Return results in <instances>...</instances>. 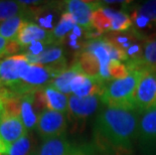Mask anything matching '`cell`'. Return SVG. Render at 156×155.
I'll use <instances>...</instances> for the list:
<instances>
[{"label":"cell","mask_w":156,"mask_h":155,"mask_svg":"<svg viewBox=\"0 0 156 155\" xmlns=\"http://www.w3.org/2000/svg\"><path fill=\"white\" fill-rule=\"evenodd\" d=\"M140 114L137 111L107 107L98 113L94 140L99 150L114 155L131 154L137 142Z\"/></svg>","instance_id":"6da1fadb"},{"label":"cell","mask_w":156,"mask_h":155,"mask_svg":"<svg viewBox=\"0 0 156 155\" xmlns=\"http://www.w3.org/2000/svg\"><path fill=\"white\" fill-rule=\"evenodd\" d=\"M147 72L130 71L127 77L106 84L101 101L107 107L135 110V94L142 77Z\"/></svg>","instance_id":"7a4b0ae2"},{"label":"cell","mask_w":156,"mask_h":155,"mask_svg":"<svg viewBox=\"0 0 156 155\" xmlns=\"http://www.w3.org/2000/svg\"><path fill=\"white\" fill-rule=\"evenodd\" d=\"M67 127L68 121L66 114L52 110H44L38 115L35 129L42 139L48 140L64 136Z\"/></svg>","instance_id":"3957f363"},{"label":"cell","mask_w":156,"mask_h":155,"mask_svg":"<svg viewBox=\"0 0 156 155\" xmlns=\"http://www.w3.org/2000/svg\"><path fill=\"white\" fill-rule=\"evenodd\" d=\"M137 144L143 155H156V109L141 114Z\"/></svg>","instance_id":"277c9868"},{"label":"cell","mask_w":156,"mask_h":155,"mask_svg":"<svg viewBox=\"0 0 156 155\" xmlns=\"http://www.w3.org/2000/svg\"><path fill=\"white\" fill-rule=\"evenodd\" d=\"M28 65L29 62L25 54H17L3 58L0 61V82L15 92L16 86L21 83V76Z\"/></svg>","instance_id":"5b68a950"},{"label":"cell","mask_w":156,"mask_h":155,"mask_svg":"<svg viewBox=\"0 0 156 155\" xmlns=\"http://www.w3.org/2000/svg\"><path fill=\"white\" fill-rule=\"evenodd\" d=\"M134 104L139 114L156 109V72H147L142 77L136 90Z\"/></svg>","instance_id":"8992f818"},{"label":"cell","mask_w":156,"mask_h":155,"mask_svg":"<svg viewBox=\"0 0 156 155\" xmlns=\"http://www.w3.org/2000/svg\"><path fill=\"white\" fill-rule=\"evenodd\" d=\"M37 155H93V150L85 145L72 144L64 135L45 140L37 151Z\"/></svg>","instance_id":"52a82bcc"},{"label":"cell","mask_w":156,"mask_h":155,"mask_svg":"<svg viewBox=\"0 0 156 155\" xmlns=\"http://www.w3.org/2000/svg\"><path fill=\"white\" fill-rule=\"evenodd\" d=\"M101 3L85 1V0H69L67 1V12L74 17L76 23L88 32L94 30L92 26L93 12L97 9Z\"/></svg>","instance_id":"ba28073f"},{"label":"cell","mask_w":156,"mask_h":155,"mask_svg":"<svg viewBox=\"0 0 156 155\" xmlns=\"http://www.w3.org/2000/svg\"><path fill=\"white\" fill-rule=\"evenodd\" d=\"M83 51H89L96 57L100 65V77L106 83L111 82L109 74V65L112 61L110 52V42L104 37L91 39L86 42L83 47Z\"/></svg>","instance_id":"9c48e42d"},{"label":"cell","mask_w":156,"mask_h":155,"mask_svg":"<svg viewBox=\"0 0 156 155\" xmlns=\"http://www.w3.org/2000/svg\"><path fill=\"white\" fill-rule=\"evenodd\" d=\"M100 96L77 97L69 95L68 115L76 121H85L97 111L100 104Z\"/></svg>","instance_id":"30bf717a"},{"label":"cell","mask_w":156,"mask_h":155,"mask_svg":"<svg viewBox=\"0 0 156 155\" xmlns=\"http://www.w3.org/2000/svg\"><path fill=\"white\" fill-rule=\"evenodd\" d=\"M27 133L20 117L13 116L6 112L0 115V137L5 144L10 146Z\"/></svg>","instance_id":"8fae6325"},{"label":"cell","mask_w":156,"mask_h":155,"mask_svg":"<svg viewBox=\"0 0 156 155\" xmlns=\"http://www.w3.org/2000/svg\"><path fill=\"white\" fill-rule=\"evenodd\" d=\"M129 71L156 72V36L145 39L143 52L137 60H129L125 62Z\"/></svg>","instance_id":"7c38bea8"},{"label":"cell","mask_w":156,"mask_h":155,"mask_svg":"<svg viewBox=\"0 0 156 155\" xmlns=\"http://www.w3.org/2000/svg\"><path fill=\"white\" fill-rule=\"evenodd\" d=\"M41 41L44 44H51V32L46 31L41 26L34 23V22H26L21 28L16 38V42L21 48H28L32 42Z\"/></svg>","instance_id":"4fadbf2b"},{"label":"cell","mask_w":156,"mask_h":155,"mask_svg":"<svg viewBox=\"0 0 156 155\" xmlns=\"http://www.w3.org/2000/svg\"><path fill=\"white\" fill-rule=\"evenodd\" d=\"M44 94L46 102V109L62 114H68L69 95H66L58 91L51 85L44 88Z\"/></svg>","instance_id":"5bb4252c"},{"label":"cell","mask_w":156,"mask_h":155,"mask_svg":"<svg viewBox=\"0 0 156 155\" xmlns=\"http://www.w3.org/2000/svg\"><path fill=\"white\" fill-rule=\"evenodd\" d=\"M34 93V92H30V93L24 94L20 97V118L26 130L34 129L37 124L38 114L35 113Z\"/></svg>","instance_id":"9a60e30c"},{"label":"cell","mask_w":156,"mask_h":155,"mask_svg":"<svg viewBox=\"0 0 156 155\" xmlns=\"http://www.w3.org/2000/svg\"><path fill=\"white\" fill-rule=\"evenodd\" d=\"M106 15L110 18L112 23V31L114 32H125L129 31L133 27V22L131 17L124 11H118L115 9L103 7Z\"/></svg>","instance_id":"2e32d148"},{"label":"cell","mask_w":156,"mask_h":155,"mask_svg":"<svg viewBox=\"0 0 156 155\" xmlns=\"http://www.w3.org/2000/svg\"><path fill=\"white\" fill-rule=\"evenodd\" d=\"M83 74L88 77L101 79L100 77V65L98 60L93 54L86 51H80L77 55V61Z\"/></svg>","instance_id":"e0dca14e"},{"label":"cell","mask_w":156,"mask_h":155,"mask_svg":"<svg viewBox=\"0 0 156 155\" xmlns=\"http://www.w3.org/2000/svg\"><path fill=\"white\" fill-rule=\"evenodd\" d=\"M79 74H83V72L78 62H75L71 68L66 70L64 72H62L58 77H56L51 82V86L56 89L58 91L62 92V93H64L66 95H69L71 94V88H69L71 82Z\"/></svg>","instance_id":"ac0fdd59"},{"label":"cell","mask_w":156,"mask_h":155,"mask_svg":"<svg viewBox=\"0 0 156 155\" xmlns=\"http://www.w3.org/2000/svg\"><path fill=\"white\" fill-rule=\"evenodd\" d=\"M26 22L28 21L23 18L22 15L14 16L3 22H0V36L7 41H16L19 31Z\"/></svg>","instance_id":"d6986e66"},{"label":"cell","mask_w":156,"mask_h":155,"mask_svg":"<svg viewBox=\"0 0 156 155\" xmlns=\"http://www.w3.org/2000/svg\"><path fill=\"white\" fill-rule=\"evenodd\" d=\"M26 57L28 58L29 64L32 65H51L55 62L65 61L64 58V52L61 48H51L41 54L39 55H32L29 54H25Z\"/></svg>","instance_id":"ffe728a7"},{"label":"cell","mask_w":156,"mask_h":155,"mask_svg":"<svg viewBox=\"0 0 156 155\" xmlns=\"http://www.w3.org/2000/svg\"><path fill=\"white\" fill-rule=\"evenodd\" d=\"M77 24L74 17L69 12H64L61 16L59 22L51 32L52 42H61L66 37V34L73 30L75 25Z\"/></svg>","instance_id":"44dd1931"},{"label":"cell","mask_w":156,"mask_h":155,"mask_svg":"<svg viewBox=\"0 0 156 155\" xmlns=\"http://www.w3.org/2000/svg\"><path fill=\"white\" fill-rule=\"evenodd\" d=\"M34 152L31 136L26 133L20 139L15 141L9 146L6 155H32Z\"/></svg>","instance_id":"7402d4cb"},{"label":"cell","mask_w":156,"mask_h":155,"mask_svg":"<svg viewBox=\"0 0 156 155\" xmlns=\"http://www.w3.org/2000/svg\"><path fill=\"white\" fill-rule=\"evenodd\" d=\"M92 26H93V29L99 32L100 34L106 33V32L110 31L112 29L111 20H110V18L106 15L102 5L99 6V7L93 12Z\"/></svg>","instance_id":"603a6c76"},{"label":"cell","mask_w":156,"mask_h":155,"mask_svg":"<svg viewBox=\"0 0 156 155\" xmlns=\"http://www.w3.org/2000/svg\"><path fill=\"white\" fill-rule=\"evenodd\" d=\"M23 11H24V7L19 1L1 0L0 1V22H3L14 16L21 15Z\"/></svg>","instance_id":"cb8c5ba5"},{"label":"cell","mask_w":156,"mask_h":155,"mask_svg":"<svg viewBox=\"0 0 156 155\" xmlns=\"http://www.w3.org/2000/svg\"><path fill=\"white\" fill-rule=\"evenodd\" d=\"M105 39L110 41L111 44L118 45L121 48H123L126 51L128 48H130L134 44V41L137 37L130 31V33H124V34H107L106 36H103Z\"/></svg>","instance_id":"d4e9b609"},{"label":"cell","mask_w":156,"mask_h":155,"mask_svg":"<svg viewBox=\"0 0 156 155\" xmlns=\"http://www.w3.org/2000/svg\"><path fill=\"white\" fill-rule=\"evenodd\" d=\"M109 74H110L111 81H113L127 77L130 74V71L124 62L111 61L110 65H109Z\"/></svg>","instance_id":"484cf974"},{"label":"cell","mask_w":156,"mask_h":155,"mask_svg":"<svg viewBox=\"0 0 156 155\" xmlns=\"http://www.w3.org/2000/svg\"><path fill=\"white\" fill-rule=\"evenodd\" d=\"M21 47L16 41H10L0 36V60L3 58L11 57V55H17L16 52L20 51Z\"/></svg>","instance_id":"4316f807"},{"label":"cell","mask_w":156,"mask_h":155,"mask_svg":"<svg viewBox=\"0 0 156 155\" xmlns=\"http://www.w3.org/2000/svg\"><path fill=\"white\" fill-rule=\"evenodd\" d=\"M136 10L146 16L156 27V0H149L144 2Z\"/></svg>","instance_id":"83f0119b"},{"label":"cell","mask_w":156,"mask_h":155,"mask_svg":"<svg viewBox=\"0 0 156 155\" xmlns=\"http://www.w3.org/2000/svg\"><path fill=\"white\" fill-rule=\"evenodd\" d=\"M44 42H41V41L32 42L30 45H28V48H27L28 52H26V54H29V55H39L44 51Z\"/></svg>","instance_id":"f1b7e54d"},{"label":"cell","mask_w":156,"mask_h":155,"mask_svg":"<svg viewBox=\"0 0 156 155\" xmlns=\"http://www.w3.org/2000/svg\"><path fill=\"white\" fill-rule=\"evenodd\" d=\"M51 15H48L45 18H39V23H41L42 28H52L51 25Z\"/></svg>","instance_id":"f546056e"},{"label":"cell","mask_w":156,"mask_h":155,"mask_svg":"<svg viewBox=\"0 0 156 155\" xmlns=\"http://www.w3.org/2000/svg\"><path fill=\"white\" fill-rule=\"evenodd\" d=\"M8 149H9V146L7 144H5L4 141H3L1 139V137H0V154L6 155L8 152Z\"/></svg>","instance_id":"4dcf8cb0"},{"label":"cell","mask_w":156,"mask_h":155,"mask_svg":"<svg viewBox=\"0 0 156 155\" xmlns=\"http://www.w3.org/2000/svg\"><path fill=\"white\" fill-rule=\"evenodd\" d=\"M73 32H74V34H75V35H77L78 37H81V36L83 35V28H81L79 25L76 24V25H75V27H74V29H73Z\"/></svg>","instance_id":"1f68e13d"},{"label":"cell","mask_w":156,"mask_h":155,"mask_svg":"<svg viewBox=\"0 0 156 155\" xmlns=\"http://www.w3.org/2000/svg\"><path fill=\"white\" fill-rule=\"evenodd\" d=\"M69 44H71V47H73L74 48H81V45H80L78 44V41H69Z\"/></svg>","instance_id":"d6a6232c"},{"label":"cell","mask_w":156,"mask_h":155,"mask_svg":"<svg viewBox=\"0 0 156 155\" xmlns=\"http://www.w3.org/2000/svg\"><path fill=\"white\" fill-rule=\"evenodd\" d=\"M3 112H4V104H3V102L0 100V115H1Z\"/></svg>","instance_id":"836d02e7"},{"label":"cell","mask_w":156,"mask_h":155,"mask_svg":"<svg viewBox=\"0 0 156 155\" xmlns=\"http://www.w3.org/2000/svg\"><path fill=\"white\" fill-rule=\"evenodd\" d=\"M32 155H37V152H36V151H35V152H34V154H32Z\"/></svg>","instance_id":"e575fe53"},{"label":"cell","mask_w":156,"mask_h":155,"mask_svg":"<svg viewBox=\"0 0 156 155\" xmlns=\"http://www.w3.org/2000/svg\"><path fill=\"white\" fill-rule=\"evenodd\" d=\"M0 155H3V154H0Z\"/></svg>","instance_id":"d590c367"}]
</instances>
